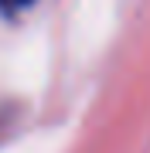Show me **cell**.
<instances>
[{"mask_svg": "<svg viewBox=\"0 0 150 153\" xmlns=\"http://www.w3.org/2000/svg\"><path fill=\"white\" fill-rule=\"evenodd\" d=\"M31 4H34V0H0V14H7V17H14V14H21V10H28Z\"/></svg>", "mask_w": 150, "mask_h": 153, "instance_id": "6da1fadb", "label": "cell"}]
</instances>
